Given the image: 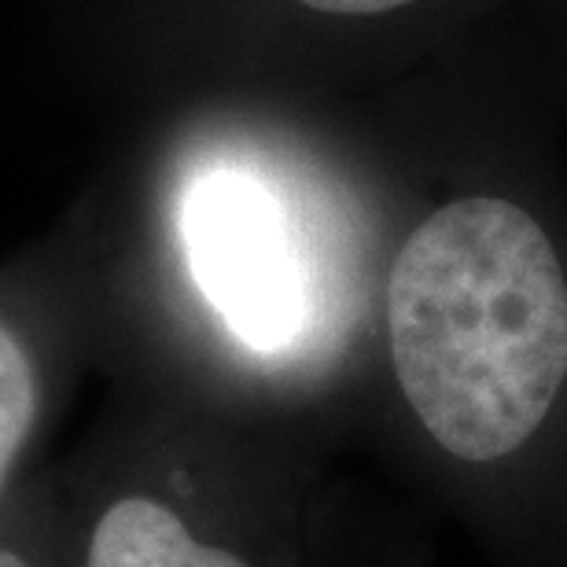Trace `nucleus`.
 Listing matches in <instances>:
<instances>
[{
    "instance_id": "5",
    "label": "nucleus",
    "mask_w": 567,
    "mask_h": 567,
    "mask_svg": "<svg viewBox=\"0 0 567 567\" xmlns=\"http://www.w3.org/2000/svg\"><path fill=\"white\" fill-rule=\"evenodd\" d=\"M313 11H332V16H377V11L402 8L410 0H302Z\"/></svg>"
},
{
    "instance_id": "3",
    "label": "nucleus",
    "mask_w": 567,
    "mask_h": 567,
    "mask_svg": "<svg viewBox=\"0 0 567 567\" xmlns=\"http://www.w3.org/2000/svg\"><path fill=\"white\" fill-rule=\"evenodd\" d=\"M85 567H251L236 553L203 542L174 508L155 497H122L100 516Z\"/></svg>"
},
{
    "instance_id": "4",
    "label": "nucleus",
    "mask_w": 567,
    "mask_h": 567,
    "mask_svg": "<svg viewBox=\"0 0 567 567\" xmlns=\"http://www.w3.org/2000/svg\"><path fill=\"white\" fill-rule=\"evenodd\" d=\"M33 410H38V388H33L30 358L19 339L0 324V491H4L11 461L19 457L30 435Z\"/></svg>"
},
{
    "instance_id": "6",
    "label": "nucleus",
    "mask_w": 567,
    "mask_h": 567,
    "mask_svg": "<svg viewBox=\"0 0 567 567\" xmlns=\"http://www.w3.org/2000/svg\"><path fill=\"white\" fill-rule=\"evenodd\" d=\"M0 567H27V560L16 557V553H8V549H0Z\"/></svg>"
},
{
    "instance_id": "1",
    "label": "nucleus",
    "mask_w": 567,
    "mask_h": 567,
    "mask_svg": "<svg viewBox=\"0 0 567 567\" xmlns=\"http://www.w3.org/2000/svg\"><path fill=\"white\" fill-rule=\"evenodd\" d=\"M388 343L439 450L464 464L519 453L567 380V277L546 229L494 196L439 207L391 266Z\"/></svg>"
},
{
    "instance_id": "2",
    "label": "nucleus",
    "mask_w": 567,
    "mask_h": 567,
    "mask_svg": "<svg viewBox=\"0 0 567 567\" xmlns=\"http://www.w3.org/2000/svg\"><path fill=\"white\" fill-rule=\"evenodd\" d=\"M181 236L199 291L240 343L274 354L299 339L310 313L306 266L288 214L262 181L236 169L192 181Z\"/></svg>"
}]
</instances>
